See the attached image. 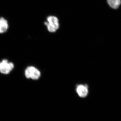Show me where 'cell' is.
<instances>
[{
  "label": "cell",
  "mask_w": 121,
  "mask_h": 121,
  "mask_svg": "<svg viewBox=\"0 0 121 121\" xmlns=\"http://www.w3.org/2000/svg\"><path fill=\"white\" fill-rule=\"evenodd\" d=\"M8 27V23L7 20L3 17L0 18V33L6 32Z\"/></svg>",
  "instance_id": "cell-5"
},
{
  "label": "cell",
  "mask_w": 121,
  "mask_h": 121,
  "mask_svg": "<svg viewBox=\"0 0 121 121\" xmlns=\"http://www.w3.org/2000/svg\"><path fill=\"white\" fill-rule=\"evenodd\" d=\"M15 67L14 63L7 59H4L0 61V72L4 75L11 73Z\"/></svg>",
  "instance_id": "cell-2"
},
{
  "label": "cell",
  "mask_w": 121,
  "mask_h": 121,
  "mask_svg": "<svg viewBox=\"0 0 121 121\" xmlns=\"http://www.w3.org/2000/svg\"><path fill=\"white\" fill-rule=\"evenodd\" d=\"M47 21L44 22V24L47 26L48 30L50 32H55L59 27L58 18L55 16H50L47 18Z\"/></svg>",
  "instance_id": "cell-1"
},
{
  "label": "cell",
  "mask_w": 121,
  "mask_h": 121,
  "mask_svg": "<svg viewBox=\"0 0 121 121\" xmlns=\"http://www.w3.org/2000/svg\"><path fill=\"white\" fill-rule=\"evenodd\" d=\"M25 77L28 79L36 80L39 79L41 75L40 71L36 68L29 66L26 68L24 71Z\"/></svg>",
  "instance_id": "cell-3"
},
{
  "label": "cell",
  "mask_w": 121,
  "mask_h": 121,
  "mask_svg": "<svg viewBox=\"0 0 121 121\" xmlns=\"http://www.w3.org/2000/svg\"><path fill=\"white\" fill-rule=\"evenodd\" d=\"M107 3L111 8L117 9L121 4V0H107Z\"/></svg>",
  "instance_id": "cell-6"
},
{
  "label": "cell",
  "mask_w": 121,
  "mask_h": 121,
  "mask_svg": "<svg viewBox=\"0 0 121 121\" xmlns=\"http://www.w3.org/2000/svg\"></svg>",
  "instance_id": "cell-7"
},
{
  "label": "cell",
  "mask_w": 121,
  "mask_h": 121,
  "mask_svg": "<svg viewBox=\"0 0 121 121\" xmlns=\"http://www.w3.org/2000/svg\"><path fill=\"white\" fill-rule=\"evenodd\" d=\"M76 91L78 95L80 97H86L88 94V90L86 86L80 85L78 86L76 89Z\"/></svg>",
  "instance_id": "cell-4"
}]
</instances>
